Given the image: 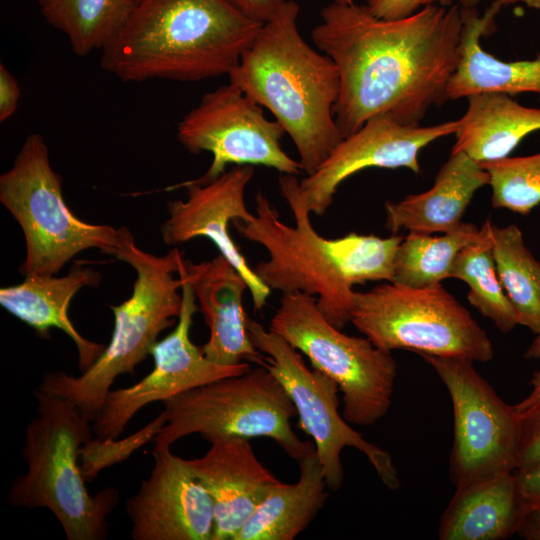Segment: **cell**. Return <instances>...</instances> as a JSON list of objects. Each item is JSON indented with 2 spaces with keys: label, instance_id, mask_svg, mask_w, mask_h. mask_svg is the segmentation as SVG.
<instances>
[{
  "label": "cell",
  "instance_id": "1",
  "mask_svg": "<svg viewBox=\"0 0 540 540\" xmlns=\"http://www.w3.org/2000/svg\"><path fill=\"white\" fill-rule=\"evenodd\" d=\"M320 17L311 38L339 73L334 115L344 138L377 115L421 125L431 107L447 101L463 28L459 5L433 4L383 19L365 4L332 1Z\"/></svg>",
  "mask_w": 540,
  "mask_h": 540
},
{
  "label": "cell",
  "instance_id": "2",
  "mask_svg": "<svg viewBox=\"0 0 540 540\" xmlns=\"http://www.w3.org/2000/svg\"><path fill=\"white\" fill-rule=\"evenodd\" d=\"M279 187L295 226L281 221L269 198L259 191L250 220L235 219L233 227L246 240L261 245L268 259L254 271L271 290L314 296L324 316L337 328L351 322L353 286L368 281H392L394 259L403 236L350 233L327 239L313 228L295 175L281 174Z\"/></svg>",
  "mask_w": 540,
  "mask_h": 540
},
{
  "label": "cell",
  "instance_id": "3",
  "mask_svg": "<svg viewBox=\"0 0 540 540\" xmlns=\"http://www.w3.org/2000/svg\"><path fill=\"white\" fill-rule=\"evenodd\" d=\"M262 24L228 0H136L100 64L123 82L228 76Z\"/></svg>",
  "mask_w": 540,
  "mask_h": 540
},
{
  "label": "cell",
  "instance_id": "4",
  "mask_svg": "<svg viewBox=\"0 0 540 540\" xmlns=\"http://www.w3.org/2000/svg\"><path fill=\"white\" fill-rule=\"evenodd\" d=\"M300 7L287 0L264 22L229 82L268 109L313 174L344 139L335 121L340 79L333 60L309 45L298 29Z\"/></svg>",
  "mask_w": 540,
  "mask_h": 540
},
{
  "label": "cell",
  "instance_id": "5",
  "mask_svg": "<svg viewBox=\"0 0 540 540\" xmlns=\"http://www.w3.org/2000/svg\"><path fill=\"white\" fill-rule=\"evenodd\" d=\"M37 416L26 426L22 449L27 470L9 489L14 507L46 508L61 524L68 540H104L108 515L119 491L107 487L91 496L79 458L92 439V422L73 403L37 389Z\"/></svg>",
  "mask_w": 540,
  "mask_h": 540
},
{
  "label": "cell",
  "instance_id": "6",
  "mask_svg": "<svg viewBox=\"0 0 540 540\" xmlns=\"http://www.w3.org/2000/svg\"><path fill=\"white\" fill-rule=\"evenodd\" d=\"M136 271L132 295L111 305L114 327L109 344L98 359L79 376L63 371L48 373L38 389L73 403L92 422L114 380L133 373L157 343L160 333L174 325L182 306V280L178 274L183 253L177 248L157 256L135 244L131 231L121 227L113 252Z\"/></svg>",
  "mask_w": 540,
  "mask_h": 540
},
{
  "label": "cell",
  "instance_id": "7",
  "mask_svg": "<svg viewBox=\"0 0 540 540\" xmlns=\"http://www.w3.org/2000/svg\"><path fill=\"white\" fill-rule=\"evenodd\" d=\"M165 424L153 442L171 447L199 434L208 442L228 436L272 439L297 462L315 450L294 432L295 406L278 378L264 366L179 393L162 402Z\"/></svg>",
  "mask_w": 540,
  "mask_h": 540
},
{
  "label": "cell",
  "instance_id": "8",
  "mask_svg": "<svg viewBox=\"0 0 540 540\" xmlns=\"http://www.w3.org/2000/svg\"><path fill=\"white\" fill-rule=\"evenodd\" d=\"M0 202L24 234L26 255L18 268L24 276H54L84 250L112 256L118 246L121 228L85 222L66 205L61 176L39 133L28 135L12 167L0 175Z\"/></svg>",
  "mask_w": 540,
  "mask_h": 540
},
{
  "label": "cell",
  "instance_id": "9",
  "mask_svg": "<svg viewBox=\"0 0 540 540\" xmlns=\"http://www.w3.org/2000/svg\"><path fill=\"white\" fill-rule=\"evenodd\" d=\"M269 330L337 383L348 423L372 426L387 414L397 377L391 352L366 337L342 332L324 316L314 296L283 294Z\"/></svg>",
  "mask_w": 540,
  "mask_h": 540
},
{
  "label": "cell",
  "instance_id": "10",
  "mask_svg": "<svg viewBox=\"0 0 540 540\" xmlns=\"http://www.w3.org/2000/svg\"><path fill=\"white\" fill-rule=\"evenodd\" d=\"M351 323L390 352L401 349L478 362L494 356L488 334L441 284L413 288L386 282L356 291Z\"/></svg>",
  "mask_w": 540,
  "mask_h": 540
},
{
  "label": "cell",
  "instance_id": "11",
  "mask_svg": "<svg viewBox=\"0 0 540 540\" xmlns=\"http://www.w3.org/2000/svg\"><path fill=\"white\" fill-rule=\"evenodd\" d=\"M247 329L255 347L267 356L265 367L290 396L299 428L311 437L329 490L338 491L343 485L341 453L345 447L363 453L382 483L391 490L398 489L400 479L391 455L367 441L340 414L337 383L308 367L299 351L249 316Z\"/></svg>",
  "mask_w": 540,
  "mask_h": 540
},
{
  "label": "cell",
  "instance_id": "12",
  "mask_svg": "<svg viewBox=\"0 0 540 540\" xmlns=\"http://www.w3.org/2000/svg\"><path fill=\"white\" fill-rule=\"evenodd\" d=\"M448 390L453 409L450 478L460 487L517 467L520 418L476 371L471 359L420 355Z\"/></svg>",
  "mask_w": 540,
  "mask_h": 540
},
{
  "label": "cell",
  "instance_id": "13",
  "mask_svg": "<svg viewBox=\"0 0 540 540\" xmlns=\"http://www.w3.org/2000/svg\"><path fill=\"white\" fill-rule=\"evenodd\" d=\"M286 134L276 120H269L264 108L232 83L204 94L199 104L177 125L179 142L191 153L209 152L208 170L189 183L212 181L228 165H262L281 174L302 172L299 161L282 148Z\"/></svg>",
  "mask_w": 540,
  "mask_h": 540
},
{
  "label": "cell",
  "instance_id": "14",
  "mask_svg": "<svg viewBox=\"0 0 540 540\" xmlns=\"http://www.w3.org/2000/svg\"><path fill=\"white\" fill-rule=\"evenodd\" d=\"M180 277V276H179ZM182 306L177 325L154 345L152 371L132 386L110 390L93 420L97 439H114L146 405L163 402L179 393L217 379L240 375L251 368L249 362L224 366L207 359L190 338L194 314L199 311L191 285L182 277Z\"/></svg>",
  "mask_w": 540,
  "mask_h": 540
},
{
  "label": "cell",
  "instance_id": "15",
  "mask_svg": "<svg viewBox=\"0 0 540 540\" xmlns=\"http://www.w3.org/2000/svg\"><path fill=\"white\" fill-rule=\"evenodd\" d=\"M457 126V120L410 126L386 115L374 116L345 137L313 174L299 181L303 199L311 213L322 216L333 203L338 187L364 169L407 168L419 174L420 150L454 134Z\"/></svg>",
  "mask_w": 540,
  "mask_h": 540
},
{
  "label": "cell",
  "instance_id": "16",
  "mask_svg": "<svg viewBox=\"0 0 540 540\" xmlns=\"http://www.w3.org/2000/svg\"><path fill=\"white\" fill-rule=\"evenodd\" d=\"M253 175V166L238 165L204 184L184 181L169 186L167 191L185 189L186 199L168 202L169 218L162 223L160 232L163 241L170 246L197 237L211 240L219 254L242 274L248 284L253 309L261 312L271 289L250 267L229 231V224L233 220H250L254 215L245 202L246 187Z\"/></svg>",
  "mask_w": 540,
  "mask_h": 540
},
{
  "label": "cell",
  "instance_id": "17",
  "mask_svg": "<svg viewBox=\"0 0 540 540\" xmlns=\"http://www.w3.org/2000/svg\"><path fill=\"white\" fill-rule=\"evenodd\" d=\"M150 476L126 502L133 540H213V500L170 447H154Z\"/></svg>",
  "mask_w": 540,
  "mask_h": 540
},
{
  "label": "cell",
  "instance_id": "18",
  "mask_svg": "<svg viewBox=\"0 0 540 540\" xmlns=\"http://www.w3.org/2000/svg\"><path fill=\"white\" fill-rule=\"evenodd\" d=\"M178 275L192 287L199 311L209 328L201 347L210 361L235 366L243 362L267 365V356L249 336L242 298L248 284L242 274L221 254L193 263L180 259Z\"/></svg>",
  "mask_w": 540,
  "mask_h": 540
},
{
  "label": "cell",
  "instance_id": "19",
  "mask_svg": "<svg viewBox=\"0 0 540 540\" xmlns=\"http://www.w3.org/2000/svg\"><path fill=\"white\" fill-rule=\"evenodd\" d=\"M209 443L205 455L186 462L213 500V540H234L281 481L259 461L248 438L220 437Z\"/></svg>",
  "mask_w": 540,
  "mask_h": 540
},
{
  "label": "cell",
  "instance_id": "20",
  "mask_svg": "<svg viewBox=\"0 0 540 540\" xmlns=\"http://www.w3.org/2000/svg\"><path fill=\"white\" fill-rule=\"evenodd\" d=\"M489 182L488 171L478 161L465 152H451L429 190L385 203L386 228L392 234L401 229L423 234L452 232L463 223L475 192Z\"/></svg>",
  "mask_w": 540,
  "mask_h": 540
},
{
  "label": "cell",
  "instance_id": "21",
  "mask_svg": "<svg viewBox=\"0 0 540 540\" xmlns=\"http://www.w3.org/2000/svg\"><path fill=\"white\" fill-rule=\"evenodd\" d=\"M100 281V273L84 266H75L62 277L28 275L23 282L0 289V305L43 338L49 336L51 328L62 330L75 344L83 372L98 359L106 345L82 336L68 311L80 289L96 287Z\"/></svg>",
  "mask_w": 540,
  "mask_h": 540
},
{
  "label": "cell",
  "instance_id": "22",
  "mask_svg": "<svg viewBox=\"0 0 540 540\" xmlns=\"http://www.w3.org/2000/svg\"><path fill=\"white\" fill-rule=\"evenodd\" d=\"M501 8L494 1L482 15L476 8L462 9L459 58L447 85V100L481 92H501L511 96L534 93L540 97V51L532 59L505 61L481 46V38L493 29Z\"/></svg>",
  "mask_w": 540,
  "mask_h": 540
},
{
  "label": "cell",
  "instance_id": "23",
  "mask_svg": "<svg viewBox=\"0 0 540 540\" xmlns=\"http://www.w3.org/2000/svg\"><path fill=\"white\" fill-rule=\"evenodd\" d=\"M524 509L515 472L481 479L460 487L444 510L440 540H503L517 534Z\"/></svg>",
  "mask_w": 540,
  "mask_h": 540
},
{
  "label": "cell",
  "instance_id": "24",
  "mask_svg": "<svg viewBox=\"0 0 540 540\" xmlns=\"http://www.w3.org/2000/svg\"><path fill=\"white\" fill-rule=\"evenodd\" d=\"M467 102L457 119L452 152H465L479 163L508 157L527 135L540 130V108L524 106L509 94L481 92Z\"/></svg>",
  "mask_w": 540,
  "mask_h": 540
},
{
  "label": "cell",
  "instance_id": "25",
  "mask_svg": "<svg viewBox=\"0 0 540 540\" xmlns=\"http://www.w3.org/2000/svg\"><path fill=\"white\" fill-rule=\"evenodd\" d=\"M299 478L277 484L234 540H294L325 506L328 486L316 450L298 462Z\"/></svg>",
  "mask_w": 540,
  "mask_h": 540
},
{
  "label": "cell",
  "instance_id": "26",
  "mask_svg": "<svg viewBox=\"0 0 540 540\" xmlns=\"http://www.w3.org/2000/svg\"><path fill=\"white\" fill-rule=\"evenodd\" d=\"M45 20L86 56L102 50L129 18L135 0H37Z\"/></svg>",
  "mask_w": 540,
  "mask_h": 540
},
{
  "label": "cell",
  "instance_id": "27",
  "mask_svg": "<svg viewBox=\"0 0 540 540\" xmlns=\"http://www.w3.org/2000/svg\"><path fill=\"white\" fill-rule=\"evenodd\" d=\"M450 277L468 285L469 303L501 332L508 333L519 324L517 312L497 274L490 220L483 223L476 239L460 250Z\"/></svg>",
  "mask_w": 540,
  "mask_h": 540
},
{
  "label": "cell",
  "instance_id": "28",
  "mask_svg": "<svg viewBox=\"0 0 540 540\" xmlns=\"http://www.w3.org/2000/svg\"><path fill=\"white\" fill-rule=\"evenodd\" d=\"M478 234L479 229L473 223L464 222L456 230L440 236L409 232L397 249L391 282L413 288L441 284L451 278L460 250Z\"/></svg>",
  "mask_w": 540,
  "mask_h": 540
},
{
  "label": "cell",
  "instance_id": "29",
  "mask_svg": "<svg viewBox=\"0 0 540 540\" xmlns=\"http://www.w3.org/2000/svg\"><path fill=\"white\" fill-rule=\"evenodd\" d=\"M492 242L497 274L519 324L536 334L540 331V261L526 247L515 224H492Z\"/></svg>",
  "mask_w": 540,
  "mask_h": 540
},
{
  "label": "cell",
  "instance_id": "30",
  "mask_svg": "<svg viewBox=\"0 0 540 540\" xmlns=\"http://www.w3.org/2000/svg\"><path fill=\"white\" fill-rule=\"evenodd\" d=\"M480 164L490 176L494 208L528 215L540 204V152Z\"/></svg>",
  "mask_w": 540,
  "mask_h": 540
},
{
  "label": "cell",
  "instance_id": "31",
  "mask_svg": "<svg viewBox=\"0 0 540 540\" xmlns=\"http://www.w3.org/2000/svg\"><path fill=\"white\" fill-rule=\"evenodd\" d=\"M165 424L160 413L142 430L122 441L91 439L81 449V468L86 481H93L100 470L122 461L150 440H153Z\"/></svg>",
  "mask_w": 540,
  "mask_h": 540
},
{
  "label": "cell",
  "instance_id": "32",
  "mask_svg": "<svg viewBox=\"0 0 540 540\" xmlns=\"http://www.w3.org/2000/svg\"><path fill=\"white\" fill-rule=\"evenodd\" d=\"M520 436L516 471L540 465V403L519 416Z\"/></svg>",
  "mask_w": 540,
  "mask_h": 540
},
{
  "label": "cell",
  "instance_id": "33",
  "mask_svg": "<svg viewBox=\"0 0 540 540\" xmlns=\"http://www.w3.org/2000/svg\"><path fill=\"white\" fill-rule=\"evenodd\" d=\"M375 16L383 19H400L441 0H364Z\"/></svg>",
  "mask_w": 540,
  "mask_h": 540
},
{
  "label": "cell",
  "instance_id": "34",
  "mask_svg": "<svg viewBox=\"0 0 540 540\" xmlns=\"http://www.w3.org/2000/svg\"><path fill=\"white\" fill-rule=\"evenodd\" d=\"M518 491L526 513L540 508V465L515 471Z\"/></svg>",
  "mask_w": 540,
  "mask_h": 540
},
{
  "label": "cell",
  "instance_id": "35",
  "mask_svg": "<svg viewBox=\"0 0 540 540\" xmlns=\"http://www.w3.org/2000/svg\"><path fill=\"white\" fill-rule=\"evenodd\" d=\"M21 96L20 87L7 67L0 64V122L9 119L17 110Z\"/></svg>",
  "mask_w": 540,
  "mask_h": 540
},
{
  "label": "cell",
  "instance_id": "36",
  "mask_svg": "<svg viewBox=\"0 0 540 540\" xmlns=\"http://www.w3.org/2000/svg\"><path fill=\"white\" fill-rule=\"evenodd\" d=\"M250 19L259 23L269 20L287 0H228Z\"/></svg>",
  "mask_w": 540,
  "mask_h": 540
},
{
  "label": "cell",
  "instance_id": "37",
  "mask_svg": "<svg viewBox=\"0 0 540 540\" xmlns=\"http://www.w3.org/2000/svg\"><path fill=\"white\" fill-rule=\"evenodd\" d=\"M517 534L526 540H540V508L525 514Z\"/></svg>",
  "mask_w": 540,
  "mask_h": 540
},
{
  "label": "cell",
  "instance_id": "38",
  "mask_svg": "<svg viewBox=\"0 0 540 540\" xmlns=\"http://www.w3.org/2000/svg\"><path fill=\"white\" fill-rule=\"evenodd\" d=\"M530 384L531 391L529 395L514 405L518 416L540 403V369L533 373Z\"/></svg>",
  "mask_w": 540,
  "mask_h": 540
},
{
  "label": "cell",
  "instance_id": "39",
  "mask_svg": "<svg viewBox=\"0 0 540 540\" xmlns=\"http://www.w3.org/2000/svg\"><path fill=\"white\" fill-rule=\"evenodd\" d=\"M526 359L540 360V331L536 333V336L530 346L524 353Z\"/></svg>",
  "mask_w": 540,
  "mask_h": 540
},
{
  "label": "cell",
  "instance_id": "40",
  "mask_svg": "<svg viewBox=\"0 0 540 540\" xmlns=\"http://www.w3.org/2000/svg\"><path fill=\"white\" fill-rule=\"evenodd\" d=\"M482 0H441L439 3L444 6L453 4L459 5L462 9L477 8Z\"/></svg>",
  "mask_w": 540,
  "mask_h": 540
},
{
  "label": "cell",
  "instance_id": "41",
  "mask_svg": "<svg viewBox=\"0 0 540 540\" xmlns=\"http://www.w3.org/2000/svg\"><path fill=\"white\" fill-rule=\"evenodd\" d=\"M499 5L509 6L514 4H524L529 8L540 10V0H495Z\"/></svg>",
  "mask_w": 540,
  "mask_h": 540
},
{
  "label": "cell",
  "instance_id": "42",
  "mask_svg": "<svg viewBox=\"0 0 540 540\" xmlns=\"http://www.w3.org/2000/svg\"><path fill=\"white\" fill-rule=\"evenodd\" d=\"M337 3H345V4H349V3H353L354 0H333Z\"/></svg>",
  "mask_w": 540,
  "mask_h": 540
},
{
  "label": "cell",
  "instance_id": "43",
  "mask_svg": "<svg viewBox=\"0 0 540 540\" xmlns=\"http://www.w3.org/2000/svg\"><path fill=\"white\" fill-rule=\"evenodd\" d=\"M136 1V0H135Z\"/></svg>",
  "mask_w": 540,
  "mask_h": 540
}]
</instances>
